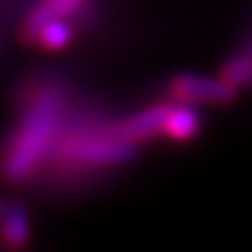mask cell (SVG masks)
<instances>
[{
	"instance_id": "cell-5",
	"label": "cell",
	"mask_w": 252,
	"mask_h": 252,
	"mask_svg": "<svg viewBox=\"0 0 252 252\" xmlns=\"http://www.w3.org/2000/svg\"><path fill=\"white\" fill-rule=\"evenodd\" d=\"M87 7H89V0H40L25 16V20H22V29H20L22 40L27 44H31L38 29L44 22L56 20V18H66L69 20L71 16L82 13Z\"/></svg>"
},
{
	"instance_id": "cell-4",
	"label": "cell",
	"mask_w": 252,
	"mask_h": 252,
	"mask_svg": "<svg viewBox=\"0 0 252 252\" xmlns=\"http://www.w3.org/2000/svg\"><path fill=\"white\" fill-rule=\"evenodd\" d=\"M170 104H151L142 111L126 115L118 122L109 124V133L115 135L118 139H124L128 144H142L148 139L157 137L164 133V122L168 115Z\"/></svg>"
},
{
	"instance_id": "cell-8",
	"label": "cell",
	"mask_w": 252,
	"mask_h": 252,
	"mask_svg": "<svg viewBox=\"0 0 252 252\" xmlns=\"http://www.w3.org/2000/svg\"><path fill=\"white\" fill-rule=\"evenodd\" d=\"M73 25L66 18H56V20H49L40 27L31 44H38L44 51H62L73 42Z\"/></svg>"
},
{
	"instance_id": "cell-3",
	"label": "cell",
	"mask_w": 252,
	"mask_h": 252,
	"mask_svg": "<svg viewBox=\"0 0 252 252\" xmlns=\"http://www.w3.org/2000/svg\"><path fill=\"white\" fill-rule=\"evenodd\" d=\"M239 95V89L230 84L226 78L204 73H179L166 87V97L170 102H182V104H232Z\"/></svg>"
},
{
	"instance_id": "cell-1",
	"label": "cell",
	"mask_w": 252,
	"mask_h": 252,
	"mask_svg": "<svg viewBox=\"0 0 252 252\" xmlns=\"http://www.w3.org/2000/svg\"><path fill=\"white\" fill-rule=\"evenodd\" d=\"M60 115L62 91L56 84L40 87L31 95L4 155V177L9 182L27 179L42 164L44 157L51 155Z\"/></svg>"
},
{
	"instance_id": "cell-6",
	"label": "cell",
	"mask_w": 252,
	"mask_h": 252,
	"mask_svg": "<svg viewBox=\"0 0 252 252\" xmlns=\"http://www.w3.org/2000/svg\"><path fill=\"white\" fill-rule=\"evenodd\" d=\"M204 118H201V111L195 104H182V102H175L168 109L164 122V137L170 142L177 144H186L199 135Z\"/></svg>"
},
{
	"instance_id": "cell-2",
	"label": "cell",
	"mask_w": 252,
	"mask_h": 252,
	"mask_svg": "<svg viewBox=\"0 0 252 252\" xmlns=\"http://www.w3.org/2000/svg\"><path fill=\"white\" fill-rule=\"evenodd\" d=\"M58 157L64 164L78 168L102 170V168H120L137 157V146L124 139H118L104 128H89L69 135L58 146Z\"/></svg>"
},
{
	"instance_id": "cell-9",
	"label": "cell",
	"mask_w": 252,
	"mask_h": 252,
	"mask_svg": "<svg viewBox=\"0 0 252 252\" xmlns=\"http://www.w3.org/2000/svg\"><path fill=\"white\" fill-rule=\"evenodd\" d=\"M219 75L226 78L230 84H235L237 89L252 84V42L241 47L230 60H226Z\"/></svg>"
},
{
	"instance_id": "cell-7",
	"label": "cell",
	"mask_w": 252,
	"mask_h": 252,
	"mask_svg": "<svg viewBox=\"0 0 252 252\" xmlns=\"http://www.w3.org/2000/svg\"><path fill=\"white\" fill-rule=\"evenodd\" d=\"M2 237L4 244L20 250L31 239V219L22 204H4L2 208Z\"/></svg>"
}]
</instances>
